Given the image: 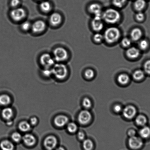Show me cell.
<instances>
[{
  "mask_svg": "<svg viewBox=\"0 0 150 150\" xmlns=\"http://www.w3.org/2000/svg\"><path fill=\"white\" fill-rule=\"evenodd\" d=\"M121 14L117 10L113 8H109L102 13L103 20L108 24H114L120 21Z\"/></svg>",
  "mask_w": 150,
  "mask_h": 150,
  "instance_id": "1",
  "label": "cell"
},
{
  "mask_svg": "<svg viewBox=\"0 0 150 150\" xmlns=\"http://www.w3.org/2000/svg\"><path fill=\"white\" fill-rule=\"evenodd\" d=\"M103 36L106 42L112 44L116 43L120 39L121 32L117 27H110L106 29Z\"/></svg>",
  "mask_w": 150,
  "mask_h": 150,
  "instance_id": "2",
  "label": "cell"
},
{
  "mask_svg": "<svg viewBox=\"0 0 150 150\" xmlns=\"http://www.w3.org/2000/svg\"><path fill=\"white\" fill-rule=\"evenodd\" d=\"M52 74L59 80L64 79L68 74V69L66 65L62 63H55L52 68Z\"/></svg>",
  "mask_w": 150,
  "mask_h": 150,
  "instance_id": "3",
  "label": "cell"
},
{
  "mask_svg": "<svg viewBox=\"0 0 150 150\" xmlns=\"http://www.w3.org/2000/svg\"><path fill=\"white\" fill-rule=\"evenodd\" d=\"M53 57L55 62L62 63L68 59L69 53L64 48L58 47L55 48L53 51Z\"/></svg>",
  "mask_w": 150,
  "mask_h": 150,
  "instance_id": "4",
  "label": "cell"
},
{
  "mask_svg": "<svg viewBox=\"0 0 150 150\" xmlns=\"http://www.w3.org/2000/svg\"><path fill=\"white\" fill-rule=\"evenodd\" d=\"M27 15L25 10L22 8H13L10 12V16L13 20L16 22L22 21Z\"/></svg>",
  "mask_w": 150,
  "mask_h": 150,
  "instance_id": "5",
  "label": "cell"
},
{
  "mask_svg": "<svg viewBox=\"0 0 150 150\" xmlns=\"http://www.w3.org/2000/svg\"><path fill=\"white\" fill-rule=\"evenodd\" d=\"M128 144L129 148L132 150H139L144 146V140L140 137H130L128 141Z\"/></svg>",
  "mask_w": 150,
  "mask_h": 150,
  "instance_id": "6",
  "label": "cell"
},
{
  "mask_svg": "<svg viewBox=\"0 0 150 150\" xmlns=\"http://www.w3.org/2000/svg\"><path fill=\"white\" fill-rule=\"evenodd\" d=\"M39 61L41 64L45 68H52L56 62L53 56L47 53L42 54L40 57Z\"/></svg>",
  "mask_w": 150,
  "mask_h": 150,
  "instance_id": "7",
  "label": "cell"
},
{
  "mask_svg": "<svg viewBox=\"0 0 150 150\" xmlns=\"http://www.w3.org/2000/svg\"><path fill=\"white\" fill-rule=\"evenodd\" d=\"M57 139L56 137L50 135L47 137L44 141V146L47 150H53L57 145Z\"/></svg>",
  "mask_w": 150,
  "mask_h": 150,
  "instance_id": "8",
  "label": "cell"
},
{
  "mask_svg": "<svg viewBox=\"0 0 150 150\" xmlns=\"http://www.w3.org/2000/svg\"><path fill=\"white\" fill-rule=\"evenodd\" d=\"M92 115L91 113L88 110H82L79 113L78 116L79 122L81 125L87 124L91 121Z\"/></svg>",
  "mask_w": 150,
  "mask_h": 150,
  "instance_id": "9",
  "label": "cell"
},
{
  "mask_svg": "<svg viewBox=\"0 0 150 150\" xmlns=\"http://www.w3.org/2000/svg\"><path fill=\"white\" fill-rule=\"evenodd\" d=\"M46 27V25L44 21L38 20L32 24L31 30L34 33H39L44 31Z\"/></svg>",
  "mask_w": 150,
  "mask_h": 150,
  "instance_id": "10",
  "label": "cell"
},
{
  "mask_svg": "<svg viewBox=\"0 0 150 150\" xmlns=\"http://www.w3.org/2000/svg\"><path fill=\"white\" fill-rule=\"evenodd\" d=\"M92 28L93 30L97 32H99L103 30L104 27V24L101 17H94L91 22Z\"/></svg>",
  "mask_w": 150,
  "mask_h": 150,
  "instance_id": "11",
  "label": "cell"
},
{
  "mask_svg": "<svg viewBox=\"0 0 150 150\" xmlns=\"http://www.w3.org/2000/svg\"><path fill=\"white\" fill-rule=\"evenodd\" d=\"M102 7L100 4L96 3L90 4L88 6L89 12L91 13L96 17H101L102 15Z\"/></svg>",
  "mask_w": 150,
  "mask_h": 150,
  "instance_id": "12",
  "label": "cell"
},
{
  "mask_svg": "<svg viewBox=\"0 0 150 150\" xmlns=\"http://www.w3.org/2000/svg\"><path fill=\"white\" fill-rule=\"evenodd\" d=\"M137 113V110L132 105L127 106L123 110V115L126 118L132 119Z\"/></svg>",
  "mask_w": 150,
  "mask_h": 150,
  "instance_id": "13",
  "label": "cell"
},
{
  "mask_svg": "<svg viewBox=\"0 0 150 150\" xmlns=\"http://www.w3.org/2000/svg\"><path fill=\"white\" fill-rule=\"evenodd\" d=\"M62 17L59 13L54 12L51 14L49 18V22L53 27H57L61 24Z\"/></svg>",
  "mask_w": 150,
  "mask_h": 150,
  "instance_id": "14",
  "label": "cell"
},
{
  "mask_svg": "<svg viewBox=\"0 0 150 150\" xmlns=\"http://www.w3.org/2000/svg\"><path fill=\"white\" fill-rule=\"evenodd\" d=\"M69 119L67 116L60 115L55 117L54 122L56 126L62 127L68 124Z\"/></svg>",
  "mask_w": 150,
  "mask_h": 150,
  "instance_id": "15",
  "label": "cell"
},
{
  "mask_svg": "<svg viewBox=\"0 0 150 150\" xmlns=\"http://www.w3.org/2000/svg\"><path fill=\"white\" fill-rule=\"evenodd\" d=\"M22 140L24 144L28 146H34L36 143V138L31 134H26L23 137Z\"/></svg>",
  "mask_w": 150,
  "mask_h": 150,
  "instance_id": "16",
  "label": "cell"
},
{
  "mask_svg": "<svg viewBox=\"0 0 150 150\" xmlns=\"http://www.w3.org/2000/svg\"><path fill=\"white\" fill-rule=\"evenodd\" d=\"M140 51L135 47H131L128 48L126 52L127 56L129 59H135L139 56Z\"/></svg>",
  "mask_w": 150,
  "mask_h": 150,
  "instance_id": "17",
  "label": "cell"
},
{
  "mask_svg": "<svg viewBox=\"0 0 150 150\" xmlns=\"http://www.w3.org/2000/svg\"><path fill=\"white\" fill-rule=\"evenodd\" d=\"M140 137L143 140L150 138V127L146 125L142 127L139 131Z\"/></svg>",
  "mask_w": 150,
  "mask_h": 150,
  "instance_id": "18",
  "label": "cell"
},
{
  "mask_svg": "<svg viewBox=\"0 0 150 150\" xmlns=\"http://www.w3.org/2000/svg\"><path fill=\"white\" fill-rule=\"evenodd\" d=\"M142 35V31L140 29L138 28H134L131 32V39L134 41H137L141 38Z\"/></svg>",
  "mask_w": 150,
  "mask_h": 150,
  "instance_id": "19",
  "label": "cell"
},
{
  "mask_svg": "<svg viewBox=\"0 0 150 150\" xmlns=\"http://www.w3.org/2000/svg\"><path fill=\"white\" fill-rule=\"evenodd\" d=\"M14 144L8 140H4L0 143L1 150H14Z\"/></svg>",
  "mask_w": 150,
  "mask_h": 150,
  "instance_id": "20",
  "label": "cell"
},
{
  "mask_svg": "<svg viewBox=\"0 0 150 150\" xmlns=\"http://www.w3.org/2000/svg\"><path fill=\"white\" fill-rule=\"evenodd\" d=\"M2 115L4 119L7 121L11 120L13 115V111L10 107H6L2 110Z\"/></svg>",
  "mask_w": 150,
  "mask_h": 150,
  "instance_id": "21",
  "label": "cell"
},
{
  "mask_svg": "<svg viewBox=\"0 0 150 150\" xmlns=\"http://www.w3.org/2000/svg\"><path fill=\"white\" fill-rule=\"evenodd\" d=\"M39 8L42 12L48 13L50 12L52 9V6L50 3L48 1H43L40 3Z\"/></svg>",
  "mask_w": 150,
  "mask_h": 150,
  "instance_id": "22",
  "label": "cell"
},
{
  "mask_svg": "<svg viewBox=\"0 0 150 150\" xmlns=\"http://www.w3.org/2000/svg\"><path fill=\"white\" fill-rule=\"evenodd\" d=\"M148 122V119L146 116L143 115H139L135 119V122L137 124L141 127L147 125Z\"/></svg>",
  "mask_w": 150,
  "mask_h": 150,
  "instance_id": "23",
  "label": "cell"
},
{
  "mask_svg": "<svg viewBox=\"0 0 150 150\" xmlns=\"http://www.w3.org/2000/svg\"><path fill=\"white\" fill-rule=\"evenodd\" d=\"M18 128L22 132H28L31 129V125L30 122L23 121L19 123L18 125Z\"/></svg>",
  "mask_w": 150,
  "mask_h": 150,
  "instance_id": "24",
  "label": "cell"
},
{
  "mask_svg": "<svg viewBox=\"0 0 150 150\" xmlns=\"http://www.w3.org/2000/svg\"><path fill=\"white\" fill-rule=\"evenodd\" d=\"M11 97L7 94H2L0 96V105L7 106L11 104Z\"/></svg>",
  "mask_w": 150,
  "mask_h": 150,
  "instance_id": "25",
  "label": "cell"
},
{
  "mask_svg": "<svg viewBox=\"0 0 150 150\" xmlns=\"http://www.w3.org/2000/svg\"><path fill=\"white\" fill-rule=\"evenodd\" d=\"M82 147L83 150H93L94 144L90 139H85L83 141Z\"/></svg>",
  "mask_w": 150,
  "mask_h": 150,
  "instance_id": "26",
  "label": "cell"
},
{
  "mask_svg": "<svg viewBox=\"0 0 150 150\" xmlns=\"http://www.w3.org/2000/svg\"><path fill=\"white\" fill-rule=\"evenodd\" d=\"M145 0H136L134 4V8L138 11H141L145 8L146 6Z\"/></svg>",
  "mask_w": 150,
  "mask_h": 150,
  "instance_id": "27",
  "label": "cell"
},
{
  "mask_svg": "<svg viewBox=\"0 0 150 150\" xmlns=\"http://www.w3.org/2000/svg\"><path fill=\"white\" fill-rule=\"evenodd\" d=\"M145 74L144 71L141 69L137 70L134 72L132 76L135 80L137 81H141L145 77Z\"/></svg>",
  "mask_w": 150,
  "mask_h": 150,
  "instance_id": "28",
  "label": "cell"
},
{
  "mask_svg": "<svg viewBox=\"0 0 150 150\" xmlns=\"http://www.w3.org/2000/svg\"><path fill=\"white\" fill-rule=\"evenodd\" d=\"M129 81V77L126 74H120L117 77V81L122 85H125L127 84Z\"/></svg>",
  "mask_w": 150,
  "mask_h": 150,
  "instance_id": "29",
  "label": "cell"
},
{
  "mask_svg": "<svg viewBox=\"0 0 150 150\" xmlns=\"http://www.w3.org/2000/svg\"><path fill=\"white\" fill-rule=\"evenodd\" d=\"M78 126L74 122L68 123L67 126V129L70 133H74L76 132L78 129Z\"/></svg>",
  "mask_w": 150,
  "mask_h": 150,
  "instance_id": "30",
  "label": "cell"
},
{
  "mask_svg": "<svg viewBox=\"0 0 150 150\" xmlns=\"http://www.w3.org/2000/svg\"><path fill=\"white\" fill-rule=\"evenodd\" d=\"M11 138L14 142L18 143L22 140L23 137L19 132H15L11 135Z\"/></svg>",
  "mask_w": 150,
  "mask_h": 150,
  "instance_id": "31",
  "label": "cell"
},
{
  "mask_svg": "<svg viewBox=\"0 0 150 150\" xmlns=\"http://www.w3.org/2000/svg\"><path fill=\"white\" fill-rule=\"evenodd\" d=\"M114 6L117 8H122L125 5L127 0H112Z\"/></svg>",
  "mask_w": 150,
  "mask_h": 150,
  "instance_id": "32",
  "label": "cell"
},
{
  "mask_svg": "<svg viewBox=\"0 0 150 150\" xmlns=\"http://www.w3.org/2000/svg\"><path fill=\"white\" fill-rule=\"evenodd\" d=\"M32 24L28 21H26L23 22L21 25L22 30L24 31H27L31 30Z\"/></svg>",
  "mask_w": 150,
  "mask_h": 150,
  "instance_id": "33",
  "label": "cell"
},
{
  "mask_svg": "<svg viewBox=\"0 0 150 150\" xmlns=\"http://www.w3.org/2000/svg\"><path fill=\"white\" fill-rule=\"evenodd\" d=\"M82 105L84 108L86 109L90 108L92 106L91 100L88 98H85L83 100Z\"/></svg>",
  "mask_w": 150,
  "mask_h": 150,
  "instance_id": "34",
  "label": "cell"
},
{
  "mask_svg": "<svg viewBox=\"0 0 150 150\" xmlns=\"http://www.w3.org/2000/svg\"><path fill=\"white\" fill-rule=\"evenodd\" d=\"M93 39L95 42L100 43L104 39V36L103 35L97 32L93 36Z\"/></svg>",
  "mask_w": 150,
  "mask_h": 150,
  "instance_id": "35",
  "label": "cell"
},
{
  "mask_svg": "<svg viewBox=\"0 0 150 150\" xmlns=\"http://www.w3.org/2000/svg\"><path fill=\"white\" fill-rule=\"evenodd\" d=\"M121 44L124 47H129L132 44V40L128 38H124L122 39Z\"/></svg>",
  "mask_w": 150,
  "mask_h": 150,
  "instance_id": "36",
  "label": "cell"
},
{
  "mask_svg": "<svg viewBox=\"0 0 150 150\" xmlns=\"http://www.w3.org/2000/svg\"><path fill=\"white\" fill-rule=\"evenodd\" d=\"M84 75L86 78L88 79H91L94 78L95 73L93 70L91 69H87L84 73Z\"/></svg>",
  "mask_w": 150,
  "mask_h": 150,
  "instance_id": "37",
  "label": "cell"
},
{
  "mask_svg": "<svg viewBox=\"0 0 150 150\" xmlns=\"http://www.w3.org/2000/svg\"><path fill=\"white\" fill-rule=\"evenodd\" d=\"M148 46V43L147 41L145 40H142L139 42V47L141 50H146Z\"/></svg>",
  "mask_w": 150,
  "mask_h": 150,
  "instance_id": "38",
  "label": "cell"
},
{
  "mask_svg": "<svg viewBox=\"0 0 150 150\" xmlns=\"http://www.w3.org/2000/svg\"><path fill=\"white\" fill-rule=\"evenodd\" d=\"M144 72L145 74L150 75V60L146 62L144 66Z\"/></svg>",
  "mask_w": 150,
  "mask_h": 150,
  "instance_id": "39",
  "label": "cell"
},
{
  "mask_svg": "<svg viewBox=\"0 0 150 150\" xmlns=\"http://www.w3.org/2000/svg\"><path fill=\"white\" fill-rule=\"evenodd\" d=\"M42 74L46 77H50L53 75L52 68H45L42 71Z\"/></svg>",
  "mask_w": 150,
  "mask_h": 150,
  "instance_id": "40",
  "label": "cell"
},
{
  "mask_svg": "<svg viewBox=\"0 0 150 150\" xmlns=\"http://www.w3.org/2000/svg\"><path fill=\"white\" fill-rule=\"evenodd\" d=\"M145 16L143 13L141 11H138V12L135 15V18L138 21H141L144 20Z\"/></svg>",
  "mask_w": 150,
  "mask_h": 150,
  "instance_id": "41",
  "label": "cell"
},
{
  "mask_svg": "<svg viewBox=\"0 0 150 150\" xmlns=\"http://www.w3.org/2000/svg\"><path fill=\"white\" fill-rule=\"evenodd\" d=\"M20 4V0H11V6L13 8H18Z\"/></svg>",
  "mask_w": 150,
  "mask_h": 150,
  "instance_id": "42",
  "label": "cell"
},
{
  "mask_svg": "<svg viewBox=\"0 0 150 150\" xmlns=\"http://www.w3.org/2000/svg\"><path fill=\"white\" fill-rule=\"evenodd\" d=\"M30 123L31 126H35L38 123V119L37 117H33L31 118L30 119Z\"/></svg>",
  "mask_w": 150,
  "mask_h": 150,
  "instance_id": "43",
  "label": "cell"
},
{
  "mask_svg": "<svg viewBox=\"0 0 150 150\" xmlns=\"http://www.w3.org/2000/svg\"><path fill=\"white\" fill-rule=\"evenodd\" d=\"M113 110L116 113H119L122 110V106L120 105H116L113 108Z\"/></svg>",
  "mask_w": 150,
  "mask_h": 150,
  "instance_id": "44",
  "label": "cell"
},
{
  "mask_svg": "<svg viewBox=\"0 0 150 150\" xmlns=\"http://www.w3.org/2000/svg\"><path fill=\"white\" fill-rule=\"evenodd\" d=\"M79 139L81 141H84L85 139V136L84 134L82 132H79L78 134Z\"/></svg>",
  "mask_w": 150,
  "mask_h": 150,
  "instance_id": "45",
  "label": "cell"
},
{
  "mask_svg": "<svg viewBox=\"0 0 150 150\" xmlns=\"http://www.w3.org/2000/svg\"><path fill=\"white\" fill-rule=\"evenodd\" d=\"M135 134H136V132L134 129H131L128 132V135L130 137L134 136Z\"/></svg>",
  "mask_w": 150,
  "mask_h": 150,
  "instance_id": "46",
  "label": "cell"
},
{
  "mask_svg": "<svg viewBox=\"0 0 150 150\" xmlns=\"http://www.w3.org/2000/svg\"><path fill=\"white\" fill-rule=\"evenodd\" d=\"M13 124L12 121H11V120L7 121V125H8V126H10L12 125Z\"/></svg>",
  "mask_w": 150,
  "mask_h": 150,
  "instance_id": "47",
  "label": "cell"
},
{
  "mask_svg": "<svg viewBox=\"0 0 150 150\" xmlns=\"http://www.w3.org/2000/svg\"><path fill=\"white\" fill-rule=\"evenodd\" d=\"M56 150H65L64 148L62 146H59L56 149Z\"/></svg>",
  "mask_w": 150,
  "mask_h": 150,
  "instance_id": "48",
  "label": "cell"
},
{
  "mask_svg": "<svg viewBox=\"0 0 150 150\" xmlns=\"http://www.w3.org/2000/svg\"><path fill=\"white\" fill-rule=\"evenodd\" d=\"M38 1H42V0H38Z\"/></svg>",
  "mask_w": 150,
  "mask_h": 150,
  "instance_id": "49",
  "label": "cell"
}]
</instances>
